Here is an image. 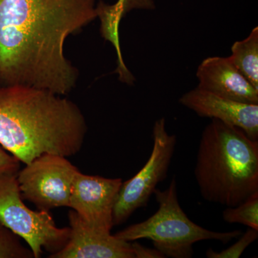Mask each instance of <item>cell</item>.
I'll use <instances>...</instances> for the list:
<instances>
[{
  "mask_svg": "<svg viewBox=\"0 0 258 258\" xmlns=\"http://www.w3.org/2000/svg\"><path fill=\"white\" fill-rule=\"evenodd\" d=\"M79 171L67 157L42 154L17 174L22 198L39 210L69 207L73 183Z\"/></svg>",
  "mask_w": 258,
  "mask_h": 258,
  "instance_id": "obj_7",
  "label": "cell"
},
{
  "mask_svg": "<svg viewBox=\"0 0 258 258\" xmlns=\"http://www.w3.org/2000/svg\"><path fill=\"white\" fill-rule=\"evenodd\" d=\"M70 237L50 258H135L132 244L87 225L74 210L69 213Z\"/></svg>",
  "mask_w": 258,
  "mask_h": 258,
  "instance_id": "obj_9",
  "label": "cell"
},
{
  "mask_svg": "<svg viewBox=\"0 0 258 258\" xmlns=\"http://www.w3.org/2000/svg\"><path fill=\"white\" fill-rule=\"evenodd\" d=\"M135 258H163L165 257L157 249L144 247L138 242L132 243Z\"/></svg>",
  "mask_w": 258,
  "mask_h": 258,
  "instance_id": "obj_18",
  "label": "cell"
},
{
  "mask_svg": "<svg viewBox=\"0 0 258 258\" xmlns=\"http://www.w3.org/2000/svg\"><path fill=\"white\" fill-rule=\"evenodd\" d=\"M224 220L227 223H239L258 230V191L235 207L224 210Z\"/></svg>",
  "mask_w": 258,
  "mask_h": 258,
  "instance_id": "obj_14",
  "label": "cell"
},
{
  "mask_svg": "<svg viewBox=\"0 0 258 258\" xmlns=\"http://www.w3.org/2000/svg\"><path fill=\"white\" fill-rule=\"evenodd\" d=\"M198 87L217 96L249 104H258V89L236 69L229 57L205 59L197 71Z\"/></svg>",
  "mask_w": 258,
  "mask_h": 258,
  "instance_id": "obj_11",
  "label": "cell"
},
{
  "mask_svg": "<svg viewBox=\"0 0 258 258\" xmlns=\"http://www.w3.org/2000/svg\"><path fill=\"white\" fill-rule=\"evenodd\" d=\"M30 248L22 244L20 237L0 222V258H32Z\"/></svg>",
  "mask_w": 258,
  "mask_h": 258,
  "instance_id": "obj_15",
  "label": "cell"
},
{
  "mask_svg": "<svg viewBox=\"0 0 258 258\" xmlns=\"http://www.w3.org/2000/svg\"><path fill=\"white\" fill-rule=\"evenodd\" d=\"M229 59L236 69L258 89V28L251 31L247 38L235 42Z\"/></svg>",
  "mask_w": 258,
  "mask_h": 258,
  "instance_id": "obj_13",
  "label": "cell"
},
{
  "mask_svg": "<svg viewBox=\"0 0 258 258\" xmlns=\"http://www.w3.org/2000/svg\"><path fill=\"white\" fill-rule=\"evenodd\" d=\"M122 179H108L79 172L71 189L69 208L90 227L111 232L113 212Z\"/></svg>",
  "mask_w": 258,
  "mask_h": 258,
  "instance_id": "obj_8",
  "label": "cell"
},
{
  "mask_svg": "<svg viewBox=\"0 0 258 258\" xmlns=\"http://www.w3.org/2000/svg\"><path fill=\"white\" fill-rule=\"evenodd\" d=\"M154 0H118L113 5H108L100 1L96 5L97 18L101 20L102 36L113 44L116 50L117 55H121L118 27L120 20L127 13L134 10L155 9Z\"/></svg>",
  "mask_w": 258,
  "mask_h": 258,
  "instance_id": "obj_12",
  "label": "cell"
},
{
  "mask_svg": "<svg viewBox=\"0 0 258 258\" xmlns=\"http://www.w3.org/2000/svg\"><path fill=\"white\" fill-rule=\"evenodd\" d=\"M96 18L95 0H0V85L69 94L79 73L64 42Z\"/></svg>",
  "mask_w": 258,
  "mask_h": 258,
  "instance_id": "obj_1",
  "label": "cell"
},
{
  "mask_svg": "<svg viewBox=\"0 0 258 258\" xmlns=\"http://www.w3.org/2000/svg\"><path fill=\"white\" fill-rule=\"evenodd\" d=\"M154 194L159 205L157 212L145 221L117 232L115 237L128 242L148 239L165 257L190 258L196 242L217 240L227 244L242 235L240 230L220 232L207 230L189 220L178 201L175 177L167 189H156Z\"/></svg>",
  "mask_w": 258,
  "mask_h": 258,
  "instance_id": "obj_4",
  "label": "cell"
},
{
  "mask_svg": "<svg viewBox=\"0 0 258 258\" xmlns=\"http://www.w3.org/2000/svg\"><path fill=\"white\" fill-rule=\"evenodd\" d=\"M179 103L200 117L217 119L243 131L252 139L258 138V104L227 99L198 87L185 93Z\"/></svg>",
  "mask_w": 258,
  "mask_h": 258,
  "instance_id": "obj_10",
  "label": "cell"
},
{
  "mask_svg": "<svg viewBox=\"0 0 258 258\" xmlns=\"http://www.w3.org/2000/svg\"><path fill=\"white\" fill-rule=\"evenodd\" d=\"M258 230L249 227L242 237L233 245L224 249L221 252H215L212 248L207 251L206 256L208 258H239L243 253L246 248L257 240Z\"/></svg>",
  "mask_w": 258,
  "mask_h": 258,
  "instance_id": "obj_16",
  "label": "cell"
},
{
  "mask_svg": "<svg viewBox=\"0 0 258 258\" xmlns=\"http://www.w3.org/2000/svg\"><path fill=\"white\" fill-rule=\"evenodd\" d=\"M20 161L14 156L8 154L4 148L0 147V174H18L20 171Z\"/></svg>",
  "mask_w": 258,
  "mask_h": 258,
  "instance_id": "obj_17",
  "label": "cell"
},
{
  "mask_svg": "<svg viewBox=\"0 0 258 258\" xmlns=\"http://www.w3.org/2000/svg\"><path fill=\"white\" fill-rule=\"evenodd\" d=\"M152 139L154 144L149 160L134 177L122 183L113 208V225L123 223L136 210L146 208L157 185L167 176L176 137L166 132L165 118L154 123Z\"/></svg>",
  "mask_w": 258,
  "mask_h": 258,
  "instance_id": "obj_6",
  "label": "cell"
},
{
  "mask_svg": "<svg viewBox=\"0 0 258 258\" xmlns=\"http://www.w3.org/2000/svg\"><path fill=\"white\" fill-rule=\"evenodd\" d=\"M195 176L204 200L237 206L258 191V141L212 119L202 134Z\"/></svg>",
  "mask_w": 258,
  "mask_h": 258,
  "instance_id": "obj_3",
  "label": "cell"
},
{
  "mask_svg": "<svg viewBox=\"0 0 258 258\" xmlns=\"http://www.w3.org/2000/svg\"><path fill=\"white\" fill-rule=\"evenodd\" d=\"M88 132L74 101L40 88L0 85V146L25 164L43 154L70 157Z\"/></svg>",
  "mask_w": 258,
  "mask_h": 258,
  "instance_id": "obj_2",
  "label": "cell"
},
{
  "mask_svg": "<svg viewBox=\"0 0 258 258\" xmlns=\"http://www.w3.org/2000/svg\"><path fill=\"white\" fill-rule=\"evenodd\" d=\"M17 174H0V222L27 242L34 257H40L43 249L51 254L58 252L69 240L70 227H57L49 211L28 208Z\"/></svg>",
  "mask_w": 258,
  "mask_h": 258,
  "instance_id": "obj_5",
  "label": "cell"
}]
</instances>
